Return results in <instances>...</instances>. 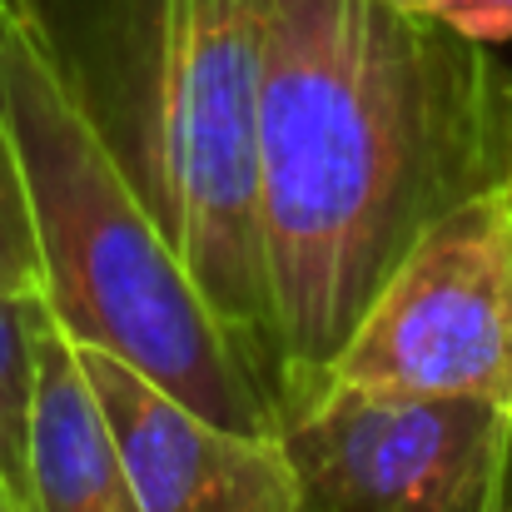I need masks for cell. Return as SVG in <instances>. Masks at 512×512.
Here are the masks:
<instances>
[{
	"mask_svg": "<svg viewBox=\"0 0 512 512\" xmlns=\"http://www.w3.org/2000/svg\"><path fill=\"white\" fill-rule=\"evenodd\" d=\"M413 5L463 40H478L493 50L512 40V0H413Z\"/></svg>",
	"mask_w": 512,
	"mask_h": 512,
	"instance_id": "cell-10",
	"label": "cell"
},
{
	"mask_svg": "<svg viewBox=\"0 0 512 512\" xmlns=\"http://www.w3.org/2000/svg\"><path fill=\"white\" fill-rule=\"evenodd\" d=\"M30 493L35 512H145L100 393L85 378L75 334L45 304L35 428H30Z\"/></svg>",
	"mask_w": 512,
	"mask_h": 512,
	"instance_id": "cell-7",
	"label": "cell"
},
{
	"mask_svg": "<svg viewBox=\"0 0 512 512\" xmlns=\"http://www.w3.org/2000/svg\"><path fill=\"white\" fill-rule=\"evenodd\" d=\"M60 70L279 408L259 224L264 0H35Z\"/></svg>",
	"mask_w": 512,
	"mask_h": 512,
	"instance_id": "cell-2",
	"label": "cell"
},
{
	"mask_svg": "<svg viewBox=\"0 0 512 512\" xmlns=\"http://www.w3.org/2000/svg\"><path fill=\"white\" fill-rule=\"evenodd\" d=\"M145 512H299V473L284 433L204 418L150 373L75 339Z\"/></svg>",
	"mask_w": 512,
	"mask_h": 512,
	"instance_id": "cell-6",
	"label": "cell"
},
{
	"mask_svg": "<svg viewBox=\"0 0 512 512\" xmlns=\"http://www.w3.org/2000/svg\"><path fill=\"white\" fill-rule=\"evenodd\" d=\"M0 135L35 224L55 319L204 418L279 433V408L254 363L70 90L35 0H0Z\"/></svg>",
	"mask_w": 512,
	"mask_h": 512,
	"instance_id": "cell-3",
	"label": "cell"
},
{
	"mask_svg": "<svg viewBox=\"0 0 512 512\" xmlns=\"http://www.w3.org/2000/svg\"><path fill=\"white\" fill-rule=\"evenodd\" d=\"M299 512H512V403L329 383L284 428Z\"/></svg>",
	"mask_w": 512,
	"mask_h": 512,
	"instance_id": "cell-5",
	"label": "cell"
},
{
	"mask_svg": "<svg viewBox=\"0 0 512 512\" xmlns=\"http://www.w3.org/2000/svg\"><path fill=\"white\" fill-rule=\"evenodd\" d=\"M329 383L512 403V179L418 234L334 353Z\"/></svg>",
	"mask_w": 512,
	"mask_h": 512,
	"instance_id": "cell-4",
	"label": "cell"
},
{
	"mask_svg": "<svg viewBox=\"0 0 512 512\" xmlns=\"http://www.w3.org/2000/svg\"><path fill=\"white\" fill-rule=\"evenodd\" d=\"M512 179V65L413 0H264L259 224L279 428L393 264Z\"/></svg>",
	"mask_w": 512,
	"mask_h": 512,
	"instance_id": "cell-1",
	"label": "cell"
},
{
	"mask_svg": "<svg viewBox=\"0 0 512 512\" xmlns=\"http://www.w3.org/2000/svg\"><path fill=\"white\" fill-rule=\"evenodd\" d=\"M0 289L10 294H45V259L35 244V224L20 194V174L0 135Z\"/></svg>",
	"mask_w": 512,
	"mask_h": 512,
	"instance_id": "cell-9",
	"label": "cell"
},
{
	"mask_svg": "<svg viewBox=\"0 0 512 512\" xmlns=\"http://www.w3.org/2000/svg\"><path fill=\"white\" fill-rule=\"evenodd\" d=\"M0 512H25V503H20V498L5 488V483H0Z\"/></svg>",
	"mask_w": 512,
	"mask_h": 512,
	"instance_id": "cell-11",
	"label": "cell"
},
{
	"mask_svg": "<svg viewBox=\"0 0 512 512\" xmlns=\"http://www.w3.org/2000/svg\"><path fill=\"white\" fill-rule=\"evenodd\" d=\"M45 294L0 289V483L35 512L30 493V428H35V373H40Z\"/></svg>",
	"mask_w": 512,
	"mask_h": 512,
	"instance_id": "cell-8",
	"label": "cell"
}]
</instances>
